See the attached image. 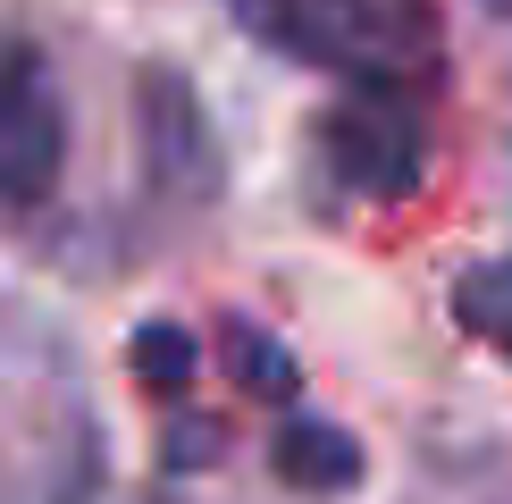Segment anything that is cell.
Wrapping results in <instances>:
<instances>
[{
	"label": "cell",
	"mask_w": 512,
	"mask_h": 504,
	"mask_svg": "<svg viewBox=\"0 0 512 504\" xmlns=\"http://www.w3.org/2000/svg\"><path fill=\"white\" fill-rule=\"evenodd\" d=\"M227 17L261 51L345 84H429L445 68L437 0H227Z\"/></svg>",
	"instance_id": "cell-1"
},
{
	"label": "cell",
	"mask_w": 512,
	"mask_h": 504,
	"mask_svg": "<svg viewBox=\"0 0 512 504\" xmlns=\"http://www.w3.org/2000/svg\"><path fill=\"white\" fill-rule=\"evenodd\" d=\"M429 110H420V84H353L336 110H319L311 126V168L328 194L345 202H387L403 210L429 185Z\"/></svg>",
	"instance_id": "cell-2"
},
{
	"label": "cell",
	"mask_w": 512,
	"mask_h": 504,
	"mask_svg": "<svg viewBox=\"0 0 512 504\" xmlns=\"http://www.w3.org/2000/svg\"><path fill=\"white\" fill-rule=\"evenodd\" d=\"M68 168V110L26 34L0 26V219H26L51 202Z\"/></svg>",
	"instance_id": "cell-3"
},
{
	"label": "cell",
	"mask_w": 512,
	"mask_h": 504,
	"mask_svg": "<svg viewBox=\"0 0 512 504\" xmlns=\"http://www.w3.org/2000/svg\"><path fill=\"white\" fill-rule=\"evenodd\" d=\"M445 311H454V328H462V336H479V345L512 370V252L462 261V269H454V286H445Z\"/></svg>",
	"instance_id": "cell-4"
},
{
	"label": "cell",
	"mask_w": 512,
	"mask_h": 504,
	"mask_svg": "<svg viewBox=\"0 0 512 504\" xmlns=\"http://www.w3.org/2000/svg\"><path fill=\"white\" fill-rule=\"evenodd\" d=\"M277 471H286L294 488H353V479H361V446L345 429L286 420V429H277Z\"/></svg>",
	"instance_id": "cell-5"
},
{
	"label": "cell",
	"mask_w": 512,
	"mask_h": 504,
	"mask_svg": "<svg viewBox=\"0 0 512 504\" xmlns=\"http://www.w3.org/2000/svg\"><path fill=\"white\" fill-rule=\"evenodd\" d=\"M219 336H227V370L244 378V395H269V404H294V362H286V345L277 336H261L252 320H219Z\"/></svg>",
	"instance_id": "cell-6"
},
{
	"label": "cell",
	"mask_w": 512,
	"mask_h": 504,
	"mask_svg": "<svg viewBox=\"0 0 512 504\" xmlns=\"http://www.w3.org/2000/svg\"><path fill=\"white\" fill-rule=\"evenodd\" d=\"M135 370L152 378L160 395H177L185 378L202 370V345H194V336H185V328H168V320H152V328H135Z\"/></svg>",
	"instance_id": "cell-7"
}]
</instances>
